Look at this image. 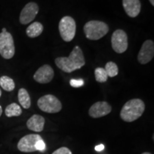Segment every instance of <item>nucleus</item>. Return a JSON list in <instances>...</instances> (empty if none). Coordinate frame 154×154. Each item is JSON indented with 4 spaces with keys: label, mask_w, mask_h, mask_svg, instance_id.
Instances as JSON below:
<instances>
[{
    "label": "nucleus",
    "mask_w": 154,
    "mask_h": 154,
    "mask_svg": "<svg viewBox=\"0 0 154 154\" xmlns=\"http://www.w3.org/2000/svg\"><path fill=\"white\" fill-rule=\"evenodd\" d=\"M2 108L0 106V116H2Z\"/></svg>",
    "instance_id": "nucleus-26"
},
{
    "label": "nucleus",
    "mask_w": 154,
    "mask_h": 154,
    "mask_svg": "<svg viewBox=\"0 0 154 154\" xmlns=\"http://www.w3.org/2000/svg\"><path fill=\"white\" fill-rule=\"evenodd\" d=\"M44 30V26L40 22H34L28 26L26 33L30 38H36L41 35Z\"/></svg>",
    "instance_id": "nucleus-15"
},
{
    "label": "nucleus",
    "mask_w": 154,
    "mask_h": 154,
    "mask_svg": "<svg viewBox=\"0 0 154 154\" xmlns=\"http://www.w3.org/2000/svg\"><path fill=\"white\" fill-rule=\"evenodd\" d=\"M84 81L82 79H72L70 80V85L74 88H79L82 87V86H84Z\"/></svg>",
    "instance_id": "nucleus-21"
},
{
    "label": "nucleus",
    "mask_w": 154,
    "mask_h": 154,
    "mask_svg": "<svg viewBox=\"0 0 154 154\" xmlns=\"http://www.w3.org/2000/svg\"><path fill=\"white\" fill-rule=\"evenodd\" d=\"M7 32V29H6V28H3L2 30V32Z\"/></svg>",
    "instance_id": "nucleus-27"
},
{
    "label": "nucleus",
    "mask_w": 154,
    "mask_h": 154,
    "mask_svg": "<svg viewBox=\"0 0 154 154\" xmlns=\"http://www.w3.org/2000/svg\"><path fill=\"white\" fill-rule=\"evenodd\" d=\"M142 154H151V153H148V152H144V153H143Z\"/></svg>",
    "instance_id": "nucleus-28"
},
{
    "label": "nucleus",
    "mask_w": 154,
    "mask_h": 154,
    "mask_svg": "<svg viewBox=\"0 0 154 154\" xmlns=\"http://www.w3.org/2000/svg\"><path fill=\"white\" fill-rule=\"evenodd\" d=\"M22 110L21 107L16 103L8 105L5 109V114L7 117L19 116L22 114Z\"/></svg>",
    "instance_id": "nucleus-17"
},
{
    "label": "nucleus",
    "mask_w": 154,
    "mask_h": 154,
    "mask_svg": "<svg viewBox=\"0 0 154 154\" xmlns=\"http://www.w3.org/2000/svg\"><path fill=\"white\" fill-rule=\"evenodd\" d=\"M1 96H2V91L1 89H0V97H1Z\"/></svg>",
    "instance_id": "nucleus-29"
},
{
    "label": "nucleus",
    "mask_w": 154,
    "mask_h": 154,
    "mask_svg": "<svg viewBox=\"0 0 154 154\" xmlns=\"http://www.w3.org/2000/svg\"><path fill=\"white\" fill-rule=\"evenodd\" d=\"M37 105L42 111L49 113H58L62 109L60 101L51 94L42 96L38 100Z\"/></svg>",
    "instance_id": "nucleus-5"
},
{
    "label": "nucleus",
    "mask_w": 154,
    "mask_h": 154,
    "mask_svg": "<svg viewBox=\"0 0 154 154\" xmlns=\"http://www.w3.org/2000/svg\"><path fill=\"white\" fill-rule=\"evenodd\" d=\"M38 12V6L35 2L26 4L22 9L19 16V22L22 24H27L33 21Z\"/></svg>",
    "instance_id": "nucleus-9"
},
{
    "label": "nucleus",
    "mask_w": 154,
    "mask_h": 154,
    "mask_svg": "<svg viewBox=\"0 0 154 154\" xmlns=\"http://www.w3.org/2000/svg\"><path fill=\"white\" fill-rule=\"evenodd\" d=\"M40 140H42V138L38 134L26 135L19 140L17 148L19 151L24 153L36 151V144Z\"/></svg>",
    "instance_id": "nucleus-8"
},
{
    "label": "nucleus",
    "mask_w": 154,
    "mask_h": 154,
    "mask_svg": "<svg viewBox=\"0 0 154 154\" xmlns=\"http://www.w3.org/2000/svg\"><path fill=\"white\" fill-rule=\"evenodd\" d=\"M122 3L124 10L128 17L134 18L139 14L141 7L140 0H123Z\"/></svg>",
    "instance_id": "nucleus-13"
},
{
    "label": "nucleus",
    "mask_w": 154,
    "mask_h": 154,
    "mask_svg": "<svg viewBox=\"0 0 154 154\" xmlns=\"http://www.w3.org/2000/svg\"><path fill=\"white\" fill-rule=\"evenodd\" d=\"M104 149V146L103 144H100V145L96 146L95 147V150L96 151H101Z\"/></svg>",
    "instance_id": "nucleus-24"
},
{
    "label": "nucleus",
    "mask_w": 154,
    "mask_h": 154,
    "mask_svg": "<svg viewBox=\"0 0 154 154\" xmlns=\"http://www.w3.org/2000/svg\"><path fill=\"white\" fill-rule=\"evenodd\" d=\"M15 54V47L11 34L8 32L0 33V55L4 59H10Z\"/></svg>",
    "instance_id": "nucleus-6"
},
{
    "label": "nucleus",
    "mask_w": 154,
    "mask_h": 154,
    "mask_svg": "<svg viewBox=\"0 0 154 154\" xmlns=\"http://www.w3.org/2000/svg\"><path fill=\"white\" fill-rule=\"evenodd\" d=\"M85 58L81 48L76 46L68 57H58L55 63L59 69L66 73L73 72L85 65Z\"/></svg>",
    "instance_id": "nucleus-1"
},
{
    "label": "nucleus",
    "mask_w": 154,
    "mask_h": 154,
    "mask_svg": "<svg viewBox=\"0 0 154 154\" xmlns=\"http://www.w3.org/2000/svg\"><path fill=\"white\" fill-rule=\"evenodd\" d=\"M145 111V103L139 99H134L126 102L121 110L120 116L123 121L133 122L137 120Z\"/></svg>",
    "instance_id": "nucleus-2"
},
{
    "label": "nucleus",
    "mask_w": 154,
    "mask_h": 154,
    "mask_svg": "<svg viewBox=\"0 0 154 154\" xmlns=\"http://www.w3.org/2000/svg\"><path fill=\"white\" fill-rule=\"evenodd\" d=\"M105 71L107 73V75L109 77H114L117 76L119 74V68L116 63H115L113 61H109L105 66Z\"/></svg>",
    "instance_id": "nucleus-19"
},
{
    "label": "nucleus",
    "mask_w": 154,
    "mask_h": 154,
    "mask_svg": "<svg viewBox=\"0 0 154 154\" xmlns=\"http://www.w3.org/2000/svg\"><path fill=\"white\" fill-rule=\"evenodd\" d=\"M154 56V43L151 40L143 42L138 54V61L141 64H146L153 59Z\"/></svg>",
    "instance_id": "nucleus-10"
},
{
    "label": "nucleus",
    "mask_w": 154,
    "mask_h": 154,
    "mask_svg": "<svg viewBox=\"0 0 154 154\" xmlns=\"http://www.w3.org/2000/svg\"><path fill=\"white\" fill-rule=\"evenodd\" d=\"M111 46L115 52L122 54L128 48V36L126 32L122 29H117L113 32L111 36Z\"/></svg>",
    "instance_id": "nucleus-7"
},
{
    "label": "nucleus",
    "mask_w": 154,
    "mask_h": 154,
    "mask_svg": "<svg viewBox=\"0 0 154 154\" xmlns=\"http://www.w3.org/2000/svg\"><path fill=\"white\" fill-rule=\"evenodd\" d=\"M52 154H72V153L68 148L61 147L56 150L54 152H53Z\"/></svg>",
    "instance_id": "nucleus-22"
},
{
    "label": "nucleus",
    "mask_w": 154,
    "mask_h": 154,
    "mask_svg": "<svg viewBox=\"0 0 154 154\" xmlns=\"http://www.w3.org/2000/svg\"><path fill=\"white\" fill-rule=\"evenodd\" d=\"M109 28L105 22L101 21H89L84 26L86 37L90 40H99L103 37L108 32Z\"/></svg>",
    "instance_id": "nucleus-3"
},
{
    "label": "nucleus",
    "mask_w": 154,
    "mask_h": 154,
    "mask_svg": "<svg viewBox=\"0 0 154 154\" xmlns=\"http://www.w3.org/2000/svg\"><path fill=\"white\" fill-rule=\"evenodd\" d=\"M45 119L42 116L34 114L26 122V126L29 129L35 132H41L43 131Z\"/></svg>",
    "instance_id": "nucleus-14"
},
{
    "label": "nucleus",
    "mask_w": 154,
    "mask_h": 154,
    "mask_svg": "<svg viewBox=\"0 0 154 154\" xmlns=\"http://www.w3.org/2000/svg\"><path fill=\"white\" fill-rule=\"evenodd\" d=\"M149 2L152 6H154V0H149Z\"/></svg>",
    "instance_id": "nucleus-25"
},
{
    "label": "nucleus",
    "mask_w": 154,
    "mask_h": 154,
    "mask_svg": "<svg viewBox=\"0 0 154 154\" xmlns=\"http://www.w3.org/2000/svg\"><path fill=\"white\" fill-rule=\"evenodd\" d=\"M0 86L7 91H11L14 89L15 84L14 80L7 76L0 77Z\"/></svg>",
    "instance_id": "nucleus-18"
},
{
    "label": "nucleus",
    "mask_w": 154,
    "mask_h": 154,
    "mask_svg": "<svg viewBox=\"0 0 154 154\" xmlns=\"http://www.w3.org/2000/svg\"><path fill=\"white\" fill-rule=\"evenodd\" d=\"M76 22L72 17H63L59 24V30L63 41L69 42L74 39L76 35Z\"/></svg>",
    "instance_id": "nucleus-4"
},
{
    "label": "nucleus",
    "mask_w": 154,
    "mask_h": 154,
    "mask_svg": "<svg viewBox=\"0 0 154 154\" xmlns=\"http://www.w3.org/2000/svg\"><path fill=\"white\" fill-rule=\"evenodd\" d=\"M54 72L52 67L48 64L42 66L34 75V79L39 84H47L53 79Z\"/></svg>",
    "instance_id": "nucleus-12"
},
{
    "label": "nucleus",
    "mask_w": 154,
    "mask_h": 154,
    "mask_svg": "<svg viewBox=\"0 0 154 154\" xmlns=\"http://www.w3.org/2000/svg\"><path fill=\"white\" fill-rule=\"evenodd\" d=\"M19 102L25 109H29L31 106V99L28 91L25 88H20L18 92Z\"/></svg>",
    "instance_id": "nucleus-16"
},
{
    "label": "nucleus",
    "mask_w": 154,
    "mask_h": 154,
    "mask_svg": "<svg viewBox=\"0 0 154 154\" xmlns=\"http://www.w3.org/2000/svg\"><path fill=\"white\" fill-rule=\"evenodd\" d=\"M111 109V105L107 102L98 101L91 106L88 111V114L92 118H101L110 113Z\"/></svg>",
    "instance_id": "nucleus-11"
},
{
    "label": "nucleus",
    "mask_w": 154,
    "mask_h": 154,
    "mask_svg": "<svg viewBox=\"0 0 154 154\" xmlns=\"http://www.w3.org/2000/svg\"><path fill=\"white\" fill-rule=\"evenodd\" d=\"M94 74H95V78L96 82H98L104 83L106 82L108 80V78H109L105 69L103 68H101V67L96 68L95 69V72H94Z\"/></svg>",
    "instance_id": "nucleus-20"
},
{
    "label": "nucleus",
    "mask_w": 154,
    "mask_h": 154,
    "mask_svg": "<svg viewBox=\"0 0 154 154\" xmlns=\"http://www.w3.org/2000/svg\"><path fill=\"white\" fill-rule=\"evenodd\" d=\"M46 145L44 143L43 139L38 140V141L36 144V151H39L41 152H43L45 150Z\"/></svg>",
    "instance_id": "nucleus-23"
}]
</instances>
